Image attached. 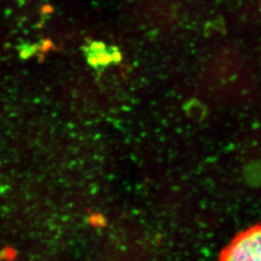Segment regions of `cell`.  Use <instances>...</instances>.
Instances as JSON below:
<instances>
[{
	"label": "cell",
	"instance_id": "cell-1",
	"mask_svg": "<svg viewBox=\"0 0 261 261\" xmlns=\"http://www.w3.org/2000/svg\"><path fill=\"white\" fill-rule=\"evenodd\" d=\"M218 261H261V223L237 234L221 251Z\"/></svg>",
	"mask_w": 261,
	"mask_h": 261
}]
</instances>
